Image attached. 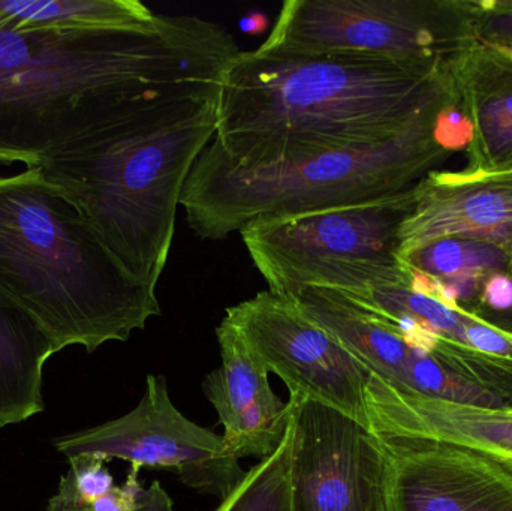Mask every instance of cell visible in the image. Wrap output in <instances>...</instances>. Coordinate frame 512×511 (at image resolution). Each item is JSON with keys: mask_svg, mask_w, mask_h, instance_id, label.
I'll use <instances>...</instances> for the list:
<instances>
[{"mask_svg": "<svg viewBox=\"0 0 512 511\" xmlns=\"http://www.w3.org/2000/svg\"><path fill=\"white\" fill-rule=\"evenodd\" d=\"M219 87L108 96L42 162L123 269L158 288L189 174L218 129Z\"/></svg>", "mask_w": 512, "mask_h": 511, "instance_id": "obj_1", "label": "cell"}, {"mask_svg": "<svg viewBox=\"0 0 512 511\" xmlns=\"http://www.w3.org/2000/svg\"><path fill=\"white\" fill-rule=\"evenodd\" d=\"M448 60L240 51L207 149L239 165L375 146L453 102Z\"/></svg>", "mask_w": 512, "mask_h": 511, "instance_id": "obj_2", "label": "cell"}, {"mask_svg": "<svg viewBox=\"0 0 512 511\" xmlns=\"http://www.w3.org/2000/svg\"><path fill=\"white\" fill-rule=\"evenodd\" d=\"M221 24L161 15L147 30L26 26L0 14V164L41 167L102 99L141 87L221 86L240 53Z\"/></svg>", "mask_w": 512, "mask_h": 511, "instance_id": "obj_3", "label": "cell"}, {"mask_svg": "<svg viewBox=\"0 0 512 511\" xmlns=\"http://www.w3.org/2000/svg\"><path fill=\"white\" fill-rule=\"evenodd\" d=\"M0 299L54 353L126 342L161 315L156 288L132 278L41 167L0 173Z\"/></svg>", "mask_w": 512, "mask_h": 511, "instance_id": "obj_4", "label": "cell"}, {"mask_svg": "<svg viewBox=\"0 0 512 511\" xmlns=\"http://www.w3.org/2000/svg\"><path fill=\"white\" fill-rule=\"evenodd\" d=\"M438 116L375 146L262 164H233L206 147L189 174L180 206L197 236L224 240L255 219L397 194L417 185L450 153L436 137Z\"/></svg>", "mask_w": 512, "mask_h": 511, "instance_id": "obj_5", "label": "cell"}, {"mask_svg": "<svg viewBox=\"0 0 512 511\" xmlns=\"http://www.w3.org/2000/svg\"><path fill=\"white\" fill-rule=\"evenodd\" d=\"M414 198L415 185L372 200L255 219L240 236L271 293L319 288L357 296L411 285L399 233Z\"/></svg>", "mask_w": 512, "mask_h": 511, "instance_id": "obj_6", "label": "cell"}, {"mask_svg": "<svg viewBox=\"0 0 512 511\" xmlns=\"http://www.w3.org/2000/svg\"><path fill=\"white\" fill-rule=\"evenodd\" d=\"M478 2L286 0L256 50L450 60L480 41Z\"/></svg>", "mask_w": 512, "mask_h": 511, "instance_id": "obj_7", "label": "cell"}, {"mask_svg": "<svg viewBox=\"0 0 512 511\" xmlns=\"http://www.w3.org/2000/svg\"><path fill=\"white\" fill-rule=\"evenodd\" d=\"M230 324L289 393L307 396L351 417L379 440L393 434L399 390L310 320L283 294L261 291L227 309Z\"/></svg>", "mask_w": 512, "mask_h": 511, "instance_id": "obj_8", "label": "cell"}, {"mask_svg": "<svg viewBox=\"0 0 512 511\" xmlns=\"http://www.w3.org/2000/svg\"><path fill=\"white\" fill-rule=\"evenodd\" d=\"M54 446L68 459H122L135 470L174 471L189 489L221 501L246 474L224 438L198 426L174 405L162 375H147L143 398L125 416L56 438Z\"/></svg>", "mask_w": 512, "mask_h": 511, "instance_id": "obj_9", "label": "cell"}, {"mask_svg": "<svg viewBox=\"0 0 512 511\" xmlns=\"http://www.w3.org/2000/svg\"><path fill=\"white\" fill-rule=\"evenodd\" d=\"M292 511H390V458L351 417L289 393Z\"/></svg>", "mask_w": 512, "mask_h": 511, "instance_id": "obj_10", "label": "cell"}, {"mask_svg": "<svg viewBox=\"0 0 512 511\" xmlns=\"http://www.w3.org/2000/svg\"><path fill=\"white\" fill-rule=\"evenodd\" d=\"M288 297L400 392L457 404H486L487 393L481 387L409 344L393 324L349 297L319 288H304Z\"/></svg>", "mask_w": 512, "mask_h": 511, "instance_id": "obj_11", "label": "cell"}, {"mask_svg": "<svg viewBox=\"0 0 512 511\" xmlns=\"http://www.w3.org/2000/svg\"><path fill=\"white\" fill-rule=\"evenodd\" d=\"M390 511H512V468L427 438L384 441Z\"/></svg>", "mask_w": 512, "mask_h": 511, "instance_id": "obj_12", "label": "cell"}, {"mask_svg": "<svg viewBox=\"0 0 512 511\" xmlns=\"http://www.w3.org/2000/svg\"><path fill=\"white\" fill-rule=\"evenodd\" d=\"M447 237L486 240L512 255L511 170L430 171L400 227V260Z\"/></svg>", "mask_w": 512, "mask_h": 511, "instance_id": "obj_13", "label": "cell"}, {"mask_svg": "<svg viewBox=\"0 0 512 511\" xmlns=\"http://www.w3.org/2000/svg\"><path fill=\"white\" fill-rule=\"evenodd\" d=\"M221 366L203 390L224 426L225 444L237 458H267L282 443L289 423L288 402L271 389L261 360L224 320L216 329Z\"/></svg>", "mask_w": 512, "mask_h": 511, "instance_id": "obj_14", "label": "cell"}, {"mask_svg": "<svg viewBox=\"0 0 512 511\" xmlns=\"http://www.w3.org/2000/svg\"><path fill=\"white\" fill-rule=\"evenodd\" d=\"M451 95L472 125L471 170L512 168V59L507 47L478 41L447 63Z\"/></svg>", "mask_w": 512, "mask_h": 511, "instance_id": "obj_15", "label": "cell"}, {"mask_svg": "<svg viewBox=\"0 0 512 511\" xmlns=\"http://www.w3.org/2000/svg\"><path fill=\"white\" fill-rule=\"evenodd\" d=\"M405 438L453 444L512 468V408L457 404L400 392L393 440Z\"/></svg>", "mask_w": 512, "mask_h": 511, "instance_id": "obj_16", "label": "cell"}, {"mask_svg": "<svg viewBox=\"0 0 512 511\" xmlns=\"http://www.w3.org/2000/svg\"><path fill=\"white\" fill-rule=\"evenodd\" d=\"M54 348L45 333L0 299V428L44 411L42 375Z\"/></svg>", "mask_w": 512, "mask_h": 511, "instance_id": "obj_17", "label": "cell"}, {"mask_svg": "<svg viewBox=\"0 0 512 511\" xmlns=\"http://www.w3.org/2000/svg\"><path fill=\"white\" fill-rule=\"evenodd\" d=\"M0 14L26 26L75 30H147L155 14L138 0H0Z\"/></svg>", "mask_w": 512, "mask_h": 511, "instance_id": "obj_18", "label": "cell"}, {"mask_svg": "<svg viewBox=\"0 0 512 511\" xmlns=\"http://www.w3.org/2000/svg\"><path fill=\"white\" fill-rule=\"evenodd\" d=\"M408 269L447 281L462 275L490 276L511 273L512 255L507 249L486 240L447 237L435 240L402 258Z\"/></svg>", "mask_w": 512, "mask_h": 511, "instance_id": "obj_19", "label": "cell"}, {"mask_svg": "<svg viewBox=\"0 0 512 511\" xmlns=\"http://www.w3.org/2000/svg\"><path fill=\"white\" fill-rule=\"evenodd\" d=\"M291 429H286L280 446L261 459L215 511H292Z\"/></svg>", "mask_w": 512, "mask_h": 511, "instance_id": "obj_20", "label": "cell"}, {"mask_svg": "<svg viewBox=\"0 0 512 511\" xmlns=\"http://www.w3.org/2000/svg\"><path fill=\"white\" fill-rule=\"evenodd\" d=\"M138 474L140 470L131 468L125 483L93 501L90 511H173V500L161 483L153 482L150 488H144Z\"/></svg>", "mask_w": 512, "mask_h": 511, "instance_id": "obj_21", "label": "cell"}, {"mask_svg": "<svg viewBox=\"0 0 512 511\" xmlns=\"http://www.w3.org/2000/svg\"><path fill=\"white\" fill-rule=\"evenodd\" d=\"M114 486L113 476L102 459L78 456L69 459V471L60 479L59 491L80 506L89 507Z\"/></svg>", "mask_w": 512, "mask_h": 511, "instance_id": "obj_22", "label": "cell"}, {"mask_svg": "<svg viewBox=\"0 0 512 511\" xmlns=\"http://www.w3.org/2000/svg\"><path fill=\"white\" fill-rule=\"evenodd\" d=\"M480 41L510 47L512 44V0L478 2Z\"/></svg>", "mask_w": 512, "mask_h": 511, "instance_id": "obj_23", "label": "cell"}, {"mask_svg": "<svg viewBox=\"0 0 512 511\" xmlns=\"http://www.w3.org/2000/svg\"><path fill=\"white\" fill-rule=\"evenodd\" d=\"M472 125L454 101L442 108L436 120V137L447 152L465 149L472 141Z\"/></svg>", "mask_w": 512, "mask_h": 511, "instance_id": "obj_24", "label": "cell"}, {"mask_svg": "<svg viewBox=\"0 0 512 511\" xmlns=\"http://www.w3.org/2000/svg\"><path fill=\"white\" fill-rule=\"evenodd\" d=\"M512 309L511 273H493L487 276L480 299L472 312L483 318L496 317Z\"/></svg>", "mask_w": 512, "mask_h": 511, "instance_id": "obj_25", "label": "cell"}, {"mask_svg": "<svg viewBox=\"0 0 512 511\" xmlns=\"http://www.w3.org/2000/svg\"><path fill=\"white\" fill-rule=\"evenodd\" d=\"M45 511H90V509L89 507L78 506L74 501L69 500L65 495L57 492V494L53 495L50 501H48Z\"/></svg>", "mask_w": 512, "mask_h": 511, "instance_id": "obj_26", "label": "cell"}, {"mask_svg": "<svg viewBox=\"0 0 512 511\" xmlns=\"http://www.w3.org/2000/svg\"><path fill=\"white\" fill-rule=\"evenodd\" d=\"M265 24H267V21L262 15H249V17L243 18L242 29L248 33H259L265 29Z\"/></svg>", "mask_w": 512, "mask_h": 511, "instance_id": "obj_27", "label": "cell"}, {"mask_svg": "<svg viewBox=\"0 0 512 511\" xmlns=\"http://www.w3.org/2000/svg\"><path fill=\"white\" fill-rule=\"evenodd\" d=\"M484 320L489 321L493 326L499 327V329L504 330V332L511 333L512 335V309L511 311L505 312V314L496 315V317L484 318Z\"/></svg>", "mask_w": 512, "mask_h": 511, "instance_id": "obj_28", "label": "cell"}, {"mask_svg": "<svg viewBox=\"0 0 512 511\" xmlns=\"http://www.w3.org/2000/svg\"><path fill=\"white\" fill-rule=\"evenodd\" d=\"M508 48V53H510L511 59H512V44Z\"/></svg>", "mask_w": 512, "mask_h": 511, "instance_id": "obj_29", "label": "cell"}]
</instances>
